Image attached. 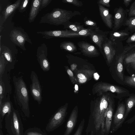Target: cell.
Returning <instances> with one entry per match:
<instances>
[{
  "instance_id": "cell-1",
  "label": "cell",
  "mask_w": 135,
  "mask_h": 135,
  "mask_svg": "<svg viewBox=\"0 0 135 135\" xmlns=\"http://www.w3.org/2000/svg\"><path fill=\"white\" fill-rule=\"evenodd\" d=\"M109 98L107 94L103 95L91 111L86 135H104L105 118Z\"/></svg>"
},
{
  "instance_id": "cell-2",
  "label": "cell",
  "mask_w": 135,
  "mask_h": 135,
  "mask_svg": "<svg viewBox=\"0 0 135 135\" xmlns=\"http://www.w3.org/2000/svg\"><path fill=\"white\" fill-rule=\"evenodd\" d=\"M77 11L73 12L59 8H56L50 12L44 15L40 19V23H48L51 25H64L73 17L80 15Z\"/></svg>"
},
{
  "instance_id": "cell-3",
  "label": "cell",
  "mask_w": 135,
  "mask_h": 135,
  "mask_svg": "<svg viewBox=\"0 0 135 135\" xmlns=\"http://www.w3.org/2000/svg\"><path fill=\"white\" fill-rule=\"evenodd\" d=\"M13 81L15 101L23 111L25 114H28L29 113V97L28 89L23 76H14Z\"/></svg>"
},
{
  "instance_id": "cell-4",
  "label": "cell",
  "mask_w": 135,
  "mask_h": 135,
  "mask_svg": "<svg viewBox=\"0 0 135 135\" xmlns=\"http://www.w3.org/2000/svg\"><path fill=\"white\" fill-rule=\"evenodd\" d=\"M96 93L101 94L107 91H110L117 94L120 98L129 94V91L123 87L107 83L102 82L98 84L94 88Z\"/></svg>"
},
{
  "instance_id": "cell-5",
  "label": "cell",
  "mask_w": 135,
  "mask_h": 135,
  "mask_svg": "<svg viewBox=\"0 0 135 135\" xmlns=\"http://www.w3.org/2000/svg\"><path fill=\"white\" fill-rule=\"evenodd\" d=\"M67 104L61 107L55 113L47 126L46 129L51 131L62 124L67 114Z\"/></svg>"
},
{
  "instance_id": "cell-6",
  "label": "cell",
  "mask_w": 135,
  "mask_h": 135,
  "mask_svg": "<svg viewBox=\"0 0 135 135\" xmlns=\"http://www.w3.org/2000/svg\"><path fill=\"white\" fill-rule=\"evenodd\" d=\"M11 40L16 45L24 51L26 50L25 47L26 42L31 44L32 42L27 34L24 31L17 29L12 30L10 33Z\"/></svg>"
},
{
  "instance_id": "cell-7",
  "label": "cell",
  "mask_w": 135,
  "mask_h": 135,
  "mask_svg": "<svg viewBox=\"0 0 135 135\" xmlns=\"http://www.w3.org/2000/svg\"><path fill=\"white\" fill-rule=\"evenodd\" d=\"M30 78L31 84L30 87L31 95L34 100L38 104H40L42 100L41 87L38 77L33 71L31 72Z\"/></svg>"
},
{
  "instance_id": "cell-8",
  "label": "cell",
  "mask_w": 135,
  "mask_h": 135,
  "mask_svg": "<svg viewBox=\"0 0 135 135\" xmlns=\"http://www.w3.org/2000/svg\"><path fill=\"white\" fill-rule=\"evenodd\" d=\"M36 33L42 35L43 36L42 38L46 39L54 37L72 38L78 36V33H74L67 29L37 31Z\"/></svg>"
},
{
  "instance_id": "cell-9",
  "label": "cell",
  "mask_w": 135,
  "mask_h": 135,
  "mask_svg": "<svg viewBox=\"0 0 135 135\" xmlns=\"http://www.w3.org/2000/svg\"><path fill=\"white\" fill-rule=\"evenodd\" d=\"M47 48L44 43L38 47L36 56L37 60L43 70L45 72L49 70L50 68V64L47 58Z\"/></svg>"
},
{
  "instance_id": "cell-10",
  "label": "cell",
  "mask_w": 135,
  "mask_h": 135,
  "mask_svg": "<svg viewBox=\"0 0 135 135\" xmlns=\"http://www.w3.org/2000/svg\"><path fill=\"white\" fill-rule=\"evenodd\" d=\"M109 32L100 30L99 27L95 29H91L89 36L91 40L98 47L102 54H103L102 44L103 41L107 38Z\"/></svg>"
},
{
  "instance_id": "cell-11",
  "label": "cell",
  "mask_w": 135,
  "mask_h": 135,
  "mask_svg": "<svg viewBox=\"0 0 135 135\" xmlns=\"http://www.w3.org/2000/svg\"><path fill=\"white\" fill-rule=\"evenodd\" d=\"M79 50L83 54L89 57H95L100 55V52L97 47L88 42L80 41L77 43Z\"/></svg>"
},
{
  "instance_id": "cell-12",
  "label": "cell",
  "mask_w": 135,
  "mask_h": 135,
  "mask_svg": "<svg viewBox=\"0 0 135 135\" xmlns=\"http://www.w3.org/2000/svg\"><path fill=\"white\" fill-rule=\"evenodd\" d=\"M115 44L108 38L102 44L103 51L108 64L112 62L115 55L116 50L114 45Z\"/></svg>"
},
{
  "instance_id": "cell-13",
  "label": "cell",
  "mask_w": 135,
  "mask_h": 135,
  "mask_svg": "<svg viewBox=\"0 0 135 135\" xmlns=\"http://www.w3.org/2000/svg\"><path fill=\"white\" fill-rule=\"evenodd\" d=\"M126 16V12L123 8L120 7L116 9L113 17L114 25L113 31H116L122 25Z\"/></svg>"
},
{
  "instance_id": "cell-14",
  "label": "cell",
  "mask_w": 135,
  "mask_h": 135,
  "mask_svg": "<svg viewBox=\"0 0 135 135\" xmlns=\"http://www.w3.org/2000/svg\"><path fill=\"white\" fill-rule=\"evenodd\" d=\"M78 117V109L76 107L71 112L66 124V128L63 135H70L75 127Z\"/></svg>"
},
{
  "instance_id": "cell-15",
  "label": "cell",
  "mask_w": 135,
  "mask_h": 135,
  "mask_svg": "<svg viewBox=\"0 0 135 135\" xmlns=\"http://www.w3.org/2000/svg\"><path fill=\"white\" fill-rule=\"evenodd\" d=\"M99 14L104 24L108 27L112 29L113 27V16L109 10L100 4H98Z\"/></svg>"
},
{
  "instance_id": "cell-16",
  "label": "cell",
  "mask_w": 135,
  "mask_h": 135,
  "mask_svg": "<svg viewBox=\"0 0 135 135\" xmlns=\"http://www.w3.org/2000/svg\"><path fill=\"white\" fill-rule=\"evenodd\" d=\"M126 111V105L123 102L118 105L116 112L113 116V125L112 129L118 125L123 119Z\"/></svg>"
},
{
  "instance_id": "cell-17",
  "label": "cell",
  "mask_w": 135,
  "mask_h": 135,
  "mask_svg": "<svg viewBox=\"0 0 135 135\" xmlns=\"http://www.w3.org/2000/svg\"><path fill=\"white\" fill-rule=\"evenodd\" d=\"M113 102L109 98L108 109L105 118L104 135H108L110 130L113 112Z\"/></svg>"
},
{
  "instance_id": "cell-18",
  "label": "cell",
  "mask_w": 135,
  "mask_h": 135,
  "mask_svg": "<svg viewBox=\"0 0 135 135\" xmlns=\"http://www.w3.org/2000/svg\"><path fill=\"white\" fill-rule=\"evenodd\" d=\"M135 105V95L131 96L127 99L126 105V111L124 117L122 121L116 126L111 129L113 133L116 131L122 126V124L127 117L132 109Z\"/></svg>"
},
{
  "instance_id": "cell-19",
  "label": "cell",
  "mask_w": 135,
  "mask_h": 135,
  "mask_svg": "<svg viewBox=\"0 0 135 135\" xmlns=\"http://www.w3.org/2000/svg\"><path fill=\"white\" fill-rule=\"evenodd\" d=\"M2 52L5 59L6 65V70L8 72H10L11 70L15 68V59L11 51L7 47L3 50Z\"/></svg>"
},
{
  "instance_id": "cell-20",
  "label": "cell",
  "mask_w": 135,
  "mask_h": 135,
  "mask_svg": "<svg viewBox=\"0 0 135 135\" xmlns=\"http://www.w3.org/2000/svg\"><path fill=\"white\" fill-rule=\"evenodd\" d=\"M94 73V70L90 69L79 70L76 73L78 82L79 84L85 83L91 78Z\"/></svg>"
},
{
  "instance_id": "cell-21",
  "label": "cell",
  "mask_w": 135,
  "mask_h": 135,
  "mask_svg": "<svg viewBox=\"0 0 135 135\" xmlns=\"http://www.w3.org/2000/svg\"><path fill=\"white\" fill-rule=\"evenodd\" d=\"M42 0H33L31 3L29 14L28 21L31 23L34 21L40 11Z\"/></svg>"
},
{
  "instance_id": "cell-22",
  "label": "cell",
  "mask_w": 135,
  "mask_h": 135,
  "mask_svg": "<svg viewBox=\"0 0 135 135\" xmlns=\"http://www.w3.org/2000/svg\"><path fill=\"white\" fill-rule=\"evenodd\" d=\"M22 0H18L13 3L7 6L3 11L2 15L0 16L2 18L4 22L8 17L17 9L18 8Z\"/></svg>"
},
{
  "instance_id": "cell-23",
  "label": "cell",
  "mask_w": 135,
  "mask_h": 135,
  "mask_svg": "<svg viewBox=\"0 0 135 135\" xmlns=\"http://www.w3.org/2000/svg\"><path fill=\"white\" fill-rule=\"evenodd\" d=\"M9 96V94H8L6 97L3 99L2 103L0 104V114L2 117L7 113L9 114L12 111V104Z\"/></svg>"
},
{
  "instance_id": "cell-24",
  "label": "cell",
  "mask_w": 135,
  "mask_h": 135,
  "mask_svg": "<svg viewBox=\"0 0 135 135\" xmlns=\"http://www.w3.org/2000/svg\"><path fill=\"white\" fill-rule=\"evenodd\" d=\"M109 33V39L115 44L117 41H120L127 38L129 35V32L126 30L118 31H112L110 32Z\"/></svg>"
},
{
  "instance_id": "cell-25",
  "label": "cell",
  "mask_w": 135,
  "mask_h": 135,
  "mask_svg": "<svg viewBox=\"0 0 135 135\" xmlns=\"http://www.w3.org/2000/svg\"><path fill=\"white\" fill-rule=\"evenodd\" d=\"M126 52L124 51L118 56L115 64L116 73L119 78L122 81L124 80L123 62Z\"/></svg>"
},
{
  "instance_id": "cell-26",
  "label": "cell",
  "mask_w": 135,
  "mask_h": 135,
  "mask_svg": "<svg viewBox=\"0 0 135 135\" xmlns=\"http://www.w3.org/2000/svg\"><path fill=\"white\" fill-rule=\"evenodd\" d=\"M64 26V28L75 33H78L85 28L83 25H81V23L78 22H71L69 21Z\"/></svg>"
},
{
  "instance_id": "cell-27",
  "label": "cell",
  "mask_w": 135,
  "mask_h": 135,
  "mask_svg": "<svg viewBox=\"0 0 135 135\" xmlns=\"http://www.w3.org/2000/svg\"><path fill=\"white\" fill-rule=\"evenodd\" d=\"M60 46L61 50L70 52H74L77 50L76 45L73 42L70 41L62 42L60 44Z\"/></svg>"
},
{
  "instance_id": "cell-28",
  "label": "cell",
  "mask_w": 135,
  "mask_h": 135,
  "mask_svg": "<svg viewBox=\"0 0 135 135\" xmlns=\"http://www.w3.org/2000/svg\"><path fill=\"white\" fill-rule=\"evenodd\" d=\"M84 21L85 25L88 27V28L94 30L98 27L97 23L95 21L92 20L88 18L86 16H85L84 18Z\"/></svg>"
},
{
  "instance_id": "cell-29",
  "label": "cell",
  "mask_w": 135,
  "mask_h": 135,
  "mask_svg": "<svg viewBox=\"0 0 135 135\" xmlns=\"http://www.w3.org/2000/svg\"><path fill=\"white\" fill-rule=\"evenodd\" d=\"M8 95L6 92L4 83L2 78H0V104L2 103L3 99L6 97Z\"/></svg>"
},
{
  "instance_id": "cell-30",
  "label": "cell",
  "mask_w": 135,
  "mask_h": 135,
  "mask_svg": "<svg viewBox=\"0 0 135 135\" xmlns=\"http://www.w3.org/2000/svg\"><path fill=\"white\" fill-rule=\"evenodd\" d=\"M6 63L3 53L0 54V78H2L6 70Z\"/></svg>"
},
{
  "instance_id": "cell-31",
  "label": "cell",
  "mask_w": 135,
  "mask_h": 135,
  "mask_svg": "<svg viewBox=\"0 0 135 135\" xmlns=\"http://www.w3.org/2000/svg\"><path fill=\"white\" fill-rule=\"evenodd\" d=\"M13 125L17 135H20L19 126L16 111L14 110L13 113Z\"/></svg>"
},
{
  "instance_id": "cell-32",
  "label": "cell",
  "mask_w": 135,
  "mask_h": 135,
  "mask_svg": "<svg viewBox=\"0 0 135 135\" xmlns=\"http://www.w3.org/2000/svg\"><path fill=\"white\" fill-rule=\"evenodd\" d=\"M126 21L125 25L129 29H135V16L128 18Z\"/></svg>"
},
{
  "instance_id": "cell-33",
  "label": "cell",
  "mask_w": 135,
  "mask_h": 135,
  "mask_svg": "<svg viewBox=\"0 0 135 135\" xmlns=\"http://www.w3.org/2000/svg\"><path fill=\"white\" fill-rule=\"evenodd\" d=\"M62 2L72 4L74 6L78 7H81L83 5L82 2L78 0H63Z\"/></svg>"
},
{
  "instance_id": "cell-34",
  "label": "cell",
  "mask_w": 135,
  "mask_h": 135,
  "mask_svg": "<svg viewBox=\"0 0 135 135\" xmlns=\"http://www.w3.org/2000/svg\"><path fill=\"white\" fill-rule=\"evenodd\" d=\"M124 81L128 85L135 87V76H127L125 78Z\"/></svg>"
},
{
  "instance_id": "cell-35",
  "label": "cell",
  "mask_w": 135,
  "mask_h": 135,
  "mask_svg": "<svg viewBox=\"0 0 135 135\" xmlns=\"http://www.w3.org/2000/svg\"><path fill=\"white\" fill-rule=\"evenodd\" d=\"M85 122L84 119L83 118L74 135H81L84 128Z\"/></svg>"
},
{
  "instance_id": "cell-36",
  "label": "cell",
  "mask_w": 135,
  "mask_h": 135,
  "mask_svg": "<svg viewBox=\"0 0 135 135\" xmlns=\"http://www.w3.org/2000/svg\"><path fill=\"white\" fill-rule=\"evenodd\" d=\"M29 1V0H22L18 8V11L20 12L23 13L26 11Z\"/></svg>"
},
{
  "instance_id": "cell-37",
  "label": "cell",
  "mask_w": 135,
  "mask_h": 135,
  "mask_svg": "<svg viewBox=\"0 0 135 135\" xmlns=\"http://www.w3.org/2000/svg\"><path fill=\"white\" fill-rule=\"evenodd\" d=\"M124 60L126 64L135 62V53H132L128 55L125 58Z\"/></svg>"
},
{
  "instance_id": "cell-38",
  "label": "cell",
  "mask_w": 135,
  "mask_h": 135,
  "mask_svg": "<svg viewBox=\"0 0 135 135\" xmlns=\"http://www.w3.org/2000/svg\"><path fill=\"white\" fill-rule=\"evenodd\" d=\"M67 72L72 83L74 84L77 83L78 82L77 80L74 76L72 70L68 69H67Z\"/></svg>"
},
{
  "instance_id": "cell-39",
  "label": "cell",
  "mask_w": 135,
  "mask_h": 135,
  "mask_svg": "<svg viewBox=\"0 0 135 135\" xmlns=\"http://www.w3.org/2000/svg\"><path fill=\"white\" fill-rule=\"evenodd\" d=\"M128 15L129 17L135 16V1L132 3L129 8Z\"/></svg>"
},
{
  "instance_id": "cell-40",
  "label": "cell",
  "mask_w": 135,
  "mask_h": 135,
  "mask_svg": "<svg viewBox=\"0 0 135 135\" xmlns=\"http://www.w3.org/2000/svg\"><path fill=\"white\" fill-rule=\"evenodd\" d=\"M110 0H99L97 2V4L101 5L103 6L110 7V5L109 3Z\"/></svg>"
},
{
  "instance_id": "cell-41",
  "label": "cell",
  "mask_w": 135,
  "mask_h": 135,
  "mask_svg": "<svg viewBox=\"0 0 135 135\" xmlns=\"http://www.w3.org/2000/svg\"><path fill=\"white\" fill-rule=\"evenodd\" d=\"M52 0H42L40 7V11L46 7L51 2Z\"/></svg>"
},
{
  "instance_id": "cell-42",
  "label": "cell",
  "mask_w": 135,
  "mask_h": 135,
  "mask_svg": "<svg viewBox=\"0 0 135 135\" xmlns=\"http://www.w3.org/2000/svg\"><path fill=\"white\" fill-rule=\"evenodd\" d=\"M127 43L135 42V33L130 36L126 41Z\"/></svg>"
},
{
  "instance_id": "cell-43",
  "label": "cell",
  "mask_w": 135,
  "mask_h": 135,
  "mask_svg": "<svg viewBox=\"0 0 135 135\" xmlns=\"http://www.w3.org/2000/svg\"><path fill=\"white\" fill-rule=\"evenodd\" d=\"M27 135H43L42 134L35 132H30L27 133Z\"/></svg>"
},
{
  "instance_id": "cell-44",
  "label": "cell",
  "mask_w": 135,
  "mask_h": 135,
  "mask_svg": "<svg viewBox=\"0 0 135 135\" xmlns=\"http://www.w3.org/2000/svg\"><path fill=\"white\" fill-rule=\"evenodd\" d=\"M131 0H123V3L126 7H127L130 4Z\"/></svg>"
},
{
  "instance_id": "cell-45",
  "label": "cell",
  "mask_w": 135,
  "mask_h": 135,
  "mask_svg": "<svg viewBox=\"0 0 135 135\" xmlns=\"http://www.w3.org/2000/svg\"><path fill=\"white\" fill-rule=\"evenodd\" d=\"M77 67V65L75 64H72L70 66L71 69L73 71L75 70Z\"/></svg>"
},
{
  "instance_id": "cell-46",
  "label": "cell",
  "mask_w": 135,
  "mask_h": 135,
  "mask_svg": "<svg viewBox=\"0 0 135 135\" xmlns=\"http://www.w3.org/2000/svg\"><path fill=\"white\" fill-rule=\"evenodd\" d=\"M129 64H130L131 66L135 70V62H131Z\"/></svg>"
},
{
  "instance_id": "cell-47",
  "label": "cell",
  "mask_w": 135,
  "mask_h": 135,
  "mask_svg": "<svg viewBox=\"0 0 135 135\" xmlns=\"http://www.w3.org/2000/svg\"><path fill=\"white\" fill-rule=\"evenodd\" d=\"M134 120L135 121V118H133V119H129V120H128V122H127V123H131V122H132Z\"/></svg>"
},
{
  "instance_id": "cell-48",
  "label": "cell",
  "mask_w": 135,
  "mask_h": 135,
  "mask_svg": "<svg viewBox=\"0 0 135 135\" xmlns=\"http://www.w3.org/2000/svg\"><path fill=\"white\" fill-rule=\"evenodd\" d=\"M135 118V115H134L133 117H132L131 118V119H133V118Z\"/></svg>"
},
{
  "instance_id": "cell-49",
  "label": "cell",
  "mask_w": 135,
  "mask_h": 135,
  "mask_svg": "<svg viewBox=\"0 0 135 135\" xmlns=\"http://www.w3.org/2000/svg\"><path fill=\"white\" fill-rule=\"evenodd\" d=\"M0 135H2L1 132H0Z\"/></svg>"
}]
</instances>
